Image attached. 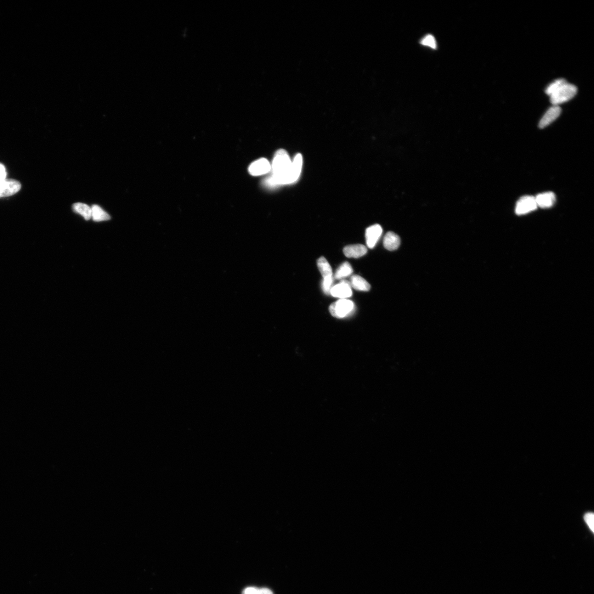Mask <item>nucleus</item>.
<instances>
[{"label":"nucleus","mask_w":594,"mask_h":594,"mask_svg":"<svg viewBox=\"0 0 594 594\" xmlns=\"http://www.w3.org/2000/svg\"><path fill=\"white\" fill-rule=\"evenodd\" d=\"M271 166L272 174L264 182V185L268 188L291 184L296 182L299 178L292 167L289 155L285 150L281 149L276 152Z\"/></svg>","instance_id":"1"},{"label":"nucleus","mask_w":594,"mask_h":594,"mask_svg":"<svg viewBox=\"0 0 594 594\" xmlns=\"http://www.w3.org/2000/svg\"><path fill=\"white\" fill-rule=\"evenodd\" d=\"M578 92V88L572 84L564 82L555 92L550 96V101L554 106H559L572 99Z\"/></svg>","instance_id":"2"},{"label":"nucleus","mask_w":594,"mask_h":594,"mask_svg":"<svg viewBox=\"0 0 594 594\" xmlns=\"http://www.w3.org/2000/svg\"><path fill=\"white\" fill-rule=\"evenodd\" d=\"M354 309V303L346 299H341L332 303L330 307V313L337 318H343L351 313Z\"/></svg>","instance_id":"3"},{"label":"nucleus","mask_w":594,"mask_h":594,"mask_svg":"<svg viewBox=\"0 0 594 594\" xmlns=\"http://www.w3.org/2000/svg\"><path fill=\"white\" fill-rule=\"evenodd\" d=\"M537 208L535 197L531 196H523L517 202L516 213L518 216L527 214L533 212Z\"/></svg>","instance_id":"4"},{"label":"nucleus","mask_w":594,"mask_h":594,"mask_svg":"<svg viewBox=\"0 0 594 594\" xmlns=\"http://www.w3.org/2000/svg\"><path fill=\"white\" fill-rule=\"evenodd\" d=\"M21 184L16 180L5 179L0 182V197H8L18 193Z\"/></svg>","instance_id":"5"},{"label":"nucleus","mask_w":594,"mask_h":594,"mask_svg":"<svg viewBox=\"0 0 594 594\" xmlns=\"http://www.w3.org/2000/svg\"><path fill=\"white\" fill-rule=\"evenodd\" d=\"M330 294L333 297L346 299L352 297V290L350 282L343 280L339 284L332 287Z\"/></svg>","instance_id":"6"},{"label":"nucleus","mask_w":594,"mask_h":594,"mask_svg":"<svg viewBox=\"0 0 594 594\" xmlns=\"http://www.w3.org/2000/svg\"><path fill=\"white\" fill-rule=\"evenodd\" d=\"M383 229L381 226L375 224L370 226L366 230V240L367 247L374 248L382 236Z\"/></svg>","instance_id":"7"},{"label":"nucleus","mask_w":594,"mask_h":594,"mask_svg":"<svg viewBox=\"0 0 594 594\" xmlns=\"http://www.w3.org/2000/svg\"><path fill=\"white\" fill-rule=\"evenodd\" d=\"M270 163L266 158H261L251 164L248 171L253 176H262L271 171Z\"/></svg>","instance_id":"8"},{"label":"nucleus","mask_w":594,"mask_h":594,"mask_svg":"<svg viewBox=\"0 0 594 594\" xmlns=\"http://www.w3.org/2000/svg\"><path fill=\"white\" fill-rule=\"evenodd\" d=\"M562 110L559 106H553L547 110L539 122V127L544 128L549 126L561 115Z\"/></svg>","instance_id":"9"},{"label":"nucleus","mask_w":594,"mask_h":594,"mask_svg":"<svg viewBox=\"0 0 594 594\" xmlns=\"http://www.w3.org/2000/svg\"><path fill=\"white\" fill-rule=\"evenodd\" d=\"M343 252L348 258H359L365 255L367 249L363 245H349L344 248Z\"/></svg>","instance_id":"10"},{"label":"nucleus","mask_w":594,"mask_h":594,"mask_svg":"<svg viewBox=\"0 0 594 594\" xmlns=\"http://www.w3.org/2000/svg\"><path fill=\"white\" fill-rule=\"evenodd\" d=\"M535 197L537 207L542 208L552 207L556 202V196L552 192L542 193Z\"/></svg>","instance_id":"11"},{"label":"nucleus","mask_w":594,"mask_h":594,"mask_svg":"<svg viewBox=\"0 0 594 594\" xmlns=\"http://www.w3.org/2000/svg\"><path fill=\"white\" fill-rule=\"evenodd\" d=\"M400 242L399 236L393 232L390 231L384 237L383 245L387 250L392 251L397 250Z\"/></svg>","instance_id":"12"},{"label":"nucleus","mask_w":594,"mask_h":594,"mask_svg":"<svg viewBox=\"0 0 594 594\" xmlns=\"http://www.w3.org/2000/svg\"><path fill=\"white\" fill-rule=\"evenodd\" d=\"M349 282L350 286L356 290L369 291L371 288L368 282L359 275L352 276Z\"/></svg>","instance_id":"13"},{"label":"nucleus","mask_w":594,"mask_h":594,"mask_svg":"<svg viewBox=\"0 0 594 594\" xmlns=\"http://www.w3.org/2000/svg\"><path fill=\"white\" fill-rule=\"evenodd\" d=\"M92 218L96 222H103L111 219L110 215L106 213L103 209L98 205H93L92 207Z\"/></svg>","instance_id":"14"},{"label":"nucleus","mask_w":594,"mask_h":594,"mask_svg":"<svg viewBox=\"0 0 594 594\" xmlns=\"http://www.w3.org/2000/svg\"><path fill=\"white\" fill-rule=\"evenodd\" d=\"M73 209L75 212L81 215L86 220L92 218V208L83 203H76L73 205Z\"/></svg>","instance_id":"15"},{"label":"nucleus","mask_w":594,"mask_h":594,"mask_svg":"<svg viewBox=\"0 0 594 594\" xmlns=\"http://www.w3.org/2000/svg\"><path fill=\"white\" fill-rule=\"evenodd\" d=\"M353 272L351 265L348 262H345L338 268L333 278L341 280L352 274Z\"/></svg>","instance_id":"16"},{"label":"nucleus","mask_w":594,"mask_h":594,"mask_svg":"<svg viewBox=\"0 0 594 594\" xmlns=\"http://www.w3.org/2000/svg\"><path fill=\"white\" fill-rule=\"evenodd\" d=\"M318 267L320 272L324 278L332 276V269L331 267L327 262V260L324 257H320L318 260Z\"/></svg>","instance_id":"17"},{"label":"nucleus","mask_w":594,"mask_h":594,"mask_svg":"<svg viewBox=\"0 0 594 594\" xmlns=\"http://www.w3.org/2000/svg\"><path fill=\"white\" fill-rule=\"evenodd\" d=\"M566 81L563 79H557V80L552 83L548 86L546 88V93L550 97Z\"/></svg>","instance_id":"18"},{"label":"nucleus","mask_w":594,"mask_h":594,"mask_svg":"<svg viewBox=\"0 0 594 594\" xmlns=\"http://www.w3.org/2000/svg\"><path fill=\"white\" fill-rule=\"evenodd\" d=\"M421 44L429 48L435 49L437 48V43L435 37L431 35H428L421 40Z\"/></svg>","instance_id":"19"},{"label":"nucleus","mask_w":594,"mask_h":594,"mask_svg":"<svg viewBox=\"0 0 594 594\" xmlns=\"http://www.w3.org/2000/svg\"><path fill=\"white\" fill-rule=\"evenodd\" d=\"M242 594H273V593L266 588L259 589V588L255 587H249L243 591Z\"/></svg>","instance_id":"20"},{"label":"nucleus","mask_w":594,"mask_h":594,"mask_svg":"<svg viewBox=\"0 0 594 594\" xmlns=\"http://www.w3.org/2000/svg\"><path fill=\"white\" fill-rule=\"evenodd\" d=\"M333 277L332 276L326 277L324 278L323 281L322 283V289L327 295L330 294V291L332 288V285L333 281Z\"/></svg>","instance_id":"21"},{"label":"nucleus","mask_w":594,"mask_h":594,"mask_svg":"<svg viewBox=\"0 0 594 594\" xmlns=\"http://www.w3.org/2000/svg\"><path fill=\"white\" fill-rule=\"evenodd\" d=\"M585 522L588 525V527L591 530L592 532L594 531V514L592 512H587L584 515V517Z\"/></svg>","instance_id":"22"},{"label":"nucleus","mask_w":594,"mask_h":594,"mask_svg":"<svg viewBox=\"0 0 594 594\" xmlns=\"http://www.w3.org/2000/svg\"><path fill=\"white\" fill-rule=\"evenodd\" d=\"M7 177V171H6L5 167L2 163H0V182L6 179Z\"/></svg>","instance_id":"23"}]
</instances>
